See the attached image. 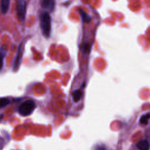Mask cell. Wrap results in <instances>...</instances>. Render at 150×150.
Returning <instances> with one entry per match:
<instances>
[{
    "instance_id": "1",
    "label": "cell",
    "mask_w": 150,
    "mask_h": 150,
    "mask_svg": "<svg viewBox=\"0 0 150 150\" xmlns=\"http://www.w3.org/2000/svg\"><path fill=\"white\" fill-rule=\"evenodd\" d=\"M40 25L43 36L49 38L51 33V18L47 12H43L40 14Z\"/></svg>"
},
{
    "instance_id": "2",
    "label": "cell",
    "mask_w": 150,
    "mask_h": 150,
    "mask_svg": "<svg viewBox=\"0 0 150 150\" xmlns=\"http://www.w3.org/2000/svg\"><path fill=\"white\" fill-rule=\"evenodd\" d=\"M35 107L36 104L33 100H26L18 107V112L22 116H27L33 111Z\"/></svg>"
},
{
    "instance_id": "3",
    "label": "cell",
    "mask_w": 150,
    "mask_h": 150,
    "mask_svg": "<svg viewBox=\"0 0 150 150\" xmlns=\"http://www.w3.org/2000/svg\"><path fill=\"white\" fill-rule=\"evenodd\" d=\"M16 12L18 17L21 21L25 18L26 12V0H16Z\"/></svg>"
},
{
    "instance_id": "4",
    "label": "cell",
    "mask_w": 150,
    "mask_h": 150,
    "mask_svg": "<svg viewBox=\"0 0 150 150\" xmlns=\"http://www.w3.org/2000/svg\"><path fill=\"white\" fill-rule=\"evenodd\" d=\"M55 0H42V6L50 11H53L55 7Z\"/></svg>"
},
{
    "instance_id": "5",
    "label": "cell",
    "mask_w": 150,
    "mask_h": 150,
    "mask_svg": "<svg viewBox=\"0 0 150 150\" xmlns=\"http://www.w3.org/2000/svg\"><path fill=\"white\" fill-rule=\"evenodd\" d=\"M22 53H23V49H22V45H20L19 47H18L17 54L14 62V65H13V70H16L18 67H19L21 60L22 56Z\"/></svg>"
},
{
    "instance_id": "6",
    "label": "cell",
    "mask_w": 150,
    "mask_h": 150,
    "mask_svg": "<svg viewBox=\"0 0 150 150\" xmlns=\"http://www.w3.org/2000/svg\"><path fill=\"white\" fill-rule=\"evenodd\" d=\"M150 144L146 140H142L137 144V148L139 150H149Z\"/></svg>"
},
{
    "instance_id": "7",
    "label": "cell",
    "mask_w": 150,
    "mask_h": 150,
    "mask_svg": "<svg viewBox=\"0 0 150 150\" xmlns=\"http://www.w3.org/2000/svg\"><path fill=\"white\" fill-rule=\"evenodd\" d=\"M10 1L11 0H1V12L3 14H5L7 12V11H8Z\"/></svg>"
},
{
    "instance_id": "8",
    "label": "cell",
    "mask_w": 150,
    "mask_h": 150,
    "mask_svg": "<svg viewBox=\"0 0 150 150\" xmlns=\"http://www.w3.org/2000/svg\"><path fill=\"white\" fill-rule=\"evenodd\" d=\"M82 96H83V93L81 90L80 89L76 90L72 93V97L74 102H78L81 99Z\"/></svg>"
},
{
    "instance_id": "9",
    "label": "cell",
    "mask_w": 150,
    "mask_h": 150,
    "mask_svg": "<svg viewBox=\"0 0 150 150\" xmlns=\"http://www.w3.org/2000/svg\"><path fill=\"white\" fill-rule=\"evenodd\" d=\"M80 15L83 19V21L84 22H89L91 21V17L81 9H80Z\"/></svg>"
},
{
    "instance_id": "10",
    "label": "cell",
    "mask_w": 150,
    "mask_h": 150,
    "mask_svg": "<svg viewBox=\"0 0 150 150\" xmlns=\"http://www.w3.org/2000/svg\"><path fill=\"white\" fill-rule=\"evenodd\" d=\"M150 118V114H146L145 115H143L141 116L140 120H139V121L141 124H147L148 122V120Z\"/></svg>"
},
{
    "instance_id": "11",
    "label": "cell",
    "mask_w": 150,
    "mask_h": 150,
    "mask_svg": "<svg viewBox=\"0 0 150 150\" xmlns=\"http://www.w3.org/2000/svg\"><path fill=\"white\" fill-rule=\"evenodd\" d=\"M0 101H1V108H3L4 107H6L10 103V100L8 98H5V97L1 98Z\"/></svg>"
},
{
    "instance_id": "12",
    "label": "cell",
    "mask_w": 150,
    "mask_h": 150,
    "mask_svg": "<svg viewBox=\"0 0 150 150\" xmlns=\"http://www.w3.org/2000/svg\"><path fill=\"white\" fill-rule=\"evenodd\" d=\"M81 49L84 53H88V52L90 50V47H89L88 44H83Z\"/></svg>"
},
{
    "instance_id": "13",
    "label": "cell",
    "mask_w": 150,
    "mask_h": 150,
    "mask_svg": "<svg viewBox=\"0 0 150 150\" xmlns=\"http://www.w3.org/2000/svg\"><path fill=\"white\" fill-rule=\"evenodd\" d=\"M94 150H105V148L103 146H97Z\"/></svg>"
}]
</instances>
